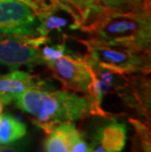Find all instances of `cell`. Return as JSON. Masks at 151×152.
Returning a JSON list of instances; mask_svg holds the SVG:
<instances>
[{
    "label": "cell",
    "mask_w": 151,
    "mask_h": 152,
    "mask_svg": "<svg viewBox=\"0 0 151 152\" xmlns=\"http://www.w3.org/2000/svg\"><path fill=\"white\" fill-rule=\"evenodd\" d=\"M31 1H33L34 3H35V4L38 6L39 10L41 8L45 7L46 5L50 4V3H51V0H31Z\"/></svg>",
    "instance_id": "e0dca14e"
},
{
    "label": "cell",
    "mask_w": 151,
    "mask_h": 152,
    "mask_svg": "<svg viewBox=\"0 0 151 152\" xmlns=\"http://www.w3.org/2000/svg\"><path fill=\"white\" fill-rule=\"evenodd\" d=\"M2 110H3V104H2V102L0 101V114L2 113Z\"/></svg>",
    "instance_id": "ffe728a7"
},
{
    "label": "cell",
    "mask_w": 151,
    "mask_h": 152,
    "mask_svg": "<svg viewBox=\"0 0 151 152\" xmlns=\"http://www.w3.org/2000/svg\"><path fill=\"white\" fill-rule=\"evenodd\" d=\"M49 37H0V65L10 67L12 70L21 66L33 69L43 65L40 47L49 41Z\"/></svg>",
    "instance_id": "5b68a950"
},
{
    "label": "cell",
    "mask_w": 151,
    "mask_h": 152,
    "mask_svg": "<svg viewBox=\"0 0 151 152\" xmlns=\"http://www.w3.org/2000/svg\"><path fill=\"white\" fill-rule=\"evenodd\" d=\"M39 8L31 0L0 1V37H36Z\"/></svg>",
    "instance_id": "277c9868"
},
{
    "label": "cell",
    "mask_w": 151,
    "mask_h": 152,
    "mask_svg": "<svg viewBox=\"0 0 151 152\" xmlns=\"http://www.w3.org/2000/svg\"><path fill=\"white\" fill-rule=\"evenodd\" d=\"M80 30L88 34L93 39L150 53V9L128 12L103 11Z\"/></svg>",
    "instance_id": "7a4b0ae2"
},
{
    "label": "cell",
    "mask_w": 151,
    "mask_h": 152,
    "mask_svg": "<svg viewBox=\"0 0 151 152\" xmlns=\"http://www.w3.org/2000/svg\"><path fill=\"white\" fill-rule=\"evenodd\" d=\"M16 105L34 117V122L46 132L55 126L76 122L90 115L107 116L89 95L81 96L69 90L34 87L15 97Z\"/></svg>",
    "instance_id": "6da1fadb"
},
{
    "label": "cell",
    "mask_w": 151,
    "mask_h": 152,
    "mask_svg": "<svg viewBox=\"0 0 151 152\" xmlns=\"http://www.w3.org/2000/svg\"><path fill=\"white\" fill-rule=\"evenodd\" d=\"M78 40L85 46L86 55L101 67L124 75H147L150 73V53L93 38Z\"/></svg>",
    "instance_id": "3957f363"
},
{
    "label": "cell",
    "mask_w": 151,
    "mask_h": 152,
    "mask_svg": "<svg viewBox=\"0 0 151 152\" xmlns=\"http://www.w3.org/2000/svg\"><path fill=\"white\" fill-rule=\"evenodd\" d=\"M64 12L63 9H61L56 3H50L46 5L45 7L41 8L38 12V25L37 31L39 37H48L51 31H62L65 28H68L72 31L79 30L80 27L73 20L69 21L66 16H70L69 14L62 15Z\"/></svg>",
    "instance_id": "ba28073f"
},
{
    "label": "cell",
    "mask_w": 151,
    "mask_h": 152,
    "mask_svg": "<svg viewBox=\"0 0 151 152\" xmlns=\"http://www.w3.org/2000/svg\"><path fill=\"white\" fill-rule=\"evenodd\" d=\"M92 152H105V150L103 149V148H102L101 145L99 144V145H97V146L95 147V149L93 150Z\"/></svg>",
    "instance_id": "d6986e66"
},
{
    "label": "cell",
    "mask_w": 151,
    "mask_h": 152,
    "mask_svg": "<svg viewBox=\"0 0 151 152\" xmlns=\"http://www.w3.org/2000/svg\"><path fill=\"white\" fill-rule=\"evenodd\" d=\"M27 134V127L24 123L10 114H0V145H7Z\"/></svg>",
    "instance_id": "7c38bea8"
},
{
    "label": "cell",
    "mask_w": 151,
    "mask_h": 152,
    "mask_svg": "<svg viewBox=\"0 0 151 152\" xmlns=\"http://www.w3.org/2000/svg\"><path fill=\"white\" fill-rule=\"evenodd\" d=\"M136 3H139L140 5L143 6H147V7H150V1L149 0H134Z\"/></svg>",
    "instance_id": "ac0fdd59"
},
{
    "label": "cell",
    "mask_w": 151,
    "mask_h": 152,
    "mask_svg": "<svg viewBox=\"0 0 151 152\" xmlns=\"http://www.w3.org/2000/svg\"><path fill=\"white\" fill-rule=\"evenodd\" d=\"M78 131L74 122H66L55 126L47 132L44 141L45 152H71V142Z\"/></svg>",
    "instance_id": "30bf717a"
},
{
    "label": "cell",
    "mask_w": 151,
    "mask_h": 152,
    "mask_svg": "<svg viewBox=\"0 0 151 152\" xmlns=\"http://www.w3.org/2000/svg\"><path fill=\"white\" fill-rule=\"evenodd\" d=\"M71 152H92L91 147L82 137L79 130L75 132L71 142Z\"/></svg>",
    "instance_id": "9a60e30c"
},
{
    "label": "cell",
    "mask_w": 151,
    "mask_h": 152,
    "mask_svg": "<svg viewBox=\"0 0 151 152\" xmlns=\"http://www.w3.org/2000/svg\"><path fill=\"white\" fill-rule=\"evenodd\" d=\"M127 140V127L125 124L112 122L102 128L99 132V142L105 152H121Z\"/></svg>",
    "instance_id": "8fae6325"
},
{
    "label": "cell",
    "mask_w": 151,
    "mask_h": 152,
    "mask_svg": "<svg viewBox=\"0 0 151 152\" xmlns=\"http://www.w3.org/2000/svg\"><path fill=\"white\" fill-rule=\"evenodd\" d=\"M149 1H150V0H149Z\"/></svg>",
    "instance_id": "603a6c76"
},
{
    "label": "cell",
    "mask_w": 151,
    "mask_h": 152,
    "mask_svg": "<svg viewBox=\"0 0 151 152\" xmlns=\"http://www.w3.org/2000/svg\"><path fill=\"white\" fill-rule=\"evenodd\" d=\"M27 141L19 140L13 143L0 146V152H27Z\"/></svg>",
    "instance_id": "2e32d148"
},
{
    "label": "cell",
    "mask_w": 151,
    "mask_h": 152,
    "mask_svg": "<svg viewBox=\"0 0 151 152\" xmlns=\"http://www.w3.org/2000/svg\"><path fill=\"white\" fill-rule=\"evenodd\" d=\"M0 1H1V0H0Z\"/></svg>",
    "instance_id": "7402d4cb"
},
{
    "label": "cell",
    "mask_w": 151,
    "mask_h": 152,
    "mask_svg": "<svg viewBox=\"0 0 151 152\" xmlns=\"http://www.w3.org/2000/svg\"><path fill=\"white\" fill-rule=\"evenodd\" d=\"M95 2L104 11L128 12L140 9H150V7L139 4L134 0H95Z\"/></svg>",
    "instance_id": "4fadbf2b"
},
{
    "label": "cell",
    "mask_w": 151,
    "mask_h": 152,
    "mask_svg": "<svg viewBox=\"0 0 151 152\" xmlns=\"http://www.w3.org/2000/svg\"><path fill=\"white\" fill-rule=\"evenodd\" d=\"M45 65L65 90L89 94L92 79L83 56L68 53Z\"/></svg>",
    "instance_id": "8992f818"
},
{
    "label": "cell",
    "mask_w": 151,
    "mask_h": 152,
    "mask_svg": "<svg viewBox=\"0 0 151 152\" xmlns=\"http://www.w3.org/2000/svg\"><path fill=\"white\" fill-rule=\"evenodd\" d=\"M41 55L44 60V62H54L60 59L61 57H63L64 55L71 53V51L67 49L65 43H59V44H54V45H42V47H40ZM44 64V65H45Z\"/></svg>",
    "instance_id": "5bb4252c"
},
{
    "label": "cell",
    "mask_w": 151,
    "mask_h": 152,
    "mask_svg": "<svg viewBox=\"0 0 151 152\" xmlns=\"http://www.w3.org/2000/svg\"><path fill=\"white\" fill-rule=\"evenodd\" d=\"M52 2L68 13L80 28L104 11L97 5L95 0H51Z\"/></svg>",
    "instance_id": "9c48e42d"
},
{
    "label": "cell",
    "mask_w": 151,
    "mask_h": 152,
    "mask_svg": "<svg viewBox=\"0 0 151 152\" xmlns=\"http://www.w3.org/2000/svg\"><path fill=\"white\" fill-rule=\"evenodd\" d=\"M45 86V82L37 75L14 70L5 75H0V101L3 105H8L25 90Z\"/></svg>",
    "instance_id": "52a82bcc"
},
{
    "label": "cell",
    "mask_w": 151,
    "mask_h": 152,
    "mask_svg": "<svg viewBox=\"0 0 151 152\" xmlns=\"http://www.w3.org/2000/svg\"><path fill=\"white\" fill-rule=\"evenodd\" d=\"M0 146H1V145H0Z\"/></svg>",
    "instance_id": "44dd1931"
}]
</instances>
